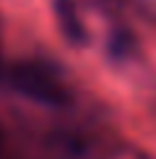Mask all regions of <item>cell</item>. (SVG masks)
I'll use <instances>...</instances> for the list:
<instances>
[{"label":"cell","mask_w":156,"mask_h":159,"mask_svg":"<svg viewBox=\"0 0 156 159\" xmlns=\"http://www.w3.org/2000/svg\"><path fill=\"white\" fill-rule=\"evenodd\" d=\"M8 81H11V86L18 91V94H24L26 99L39 102V104L63 107V104L70 99L68 86L63 84V78L52 68L42 65V63H31V60L16 63L8 70Z\"/></svg>","instance_id":"1"},{"label":"cell","mask_w":156,"mask_h":159,"mask_svg":"<svg viewBox=\"0 0 156 159\" xmlns=\"http://www.w3.org/2000/svg\"><path fill=\"white\" fill-rule=\"evenodd\" d=\"M55 13H57V21H60L63 34L70 39V42H83L86 39V31H83V24L78 18L76 3L73 0H55Z\"/></svg>","instance_id":"2"}]
</instances>
